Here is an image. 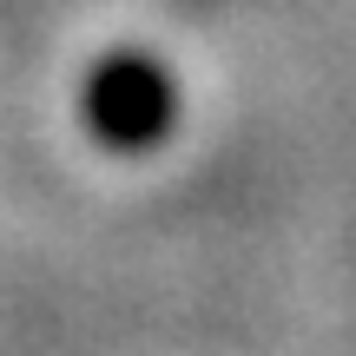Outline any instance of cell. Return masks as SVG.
I'll use <instances>...</instances> for the list:
<instances>
[{"instance_id": "cell-1", "label": "cell", "mask_w": 356, "mask_h": 356, "mask_svg": "<svg viewBox=\"0 0 356 356\" xmlns=\"http://www.w3.org/2000/svg\"><path fill=\"white\" fill-rule=\"evenodd\" d=\"M79 119L106 152H152L178 126V86L152 53H106L79 86Z\"/></svg>"}]
</instances>
